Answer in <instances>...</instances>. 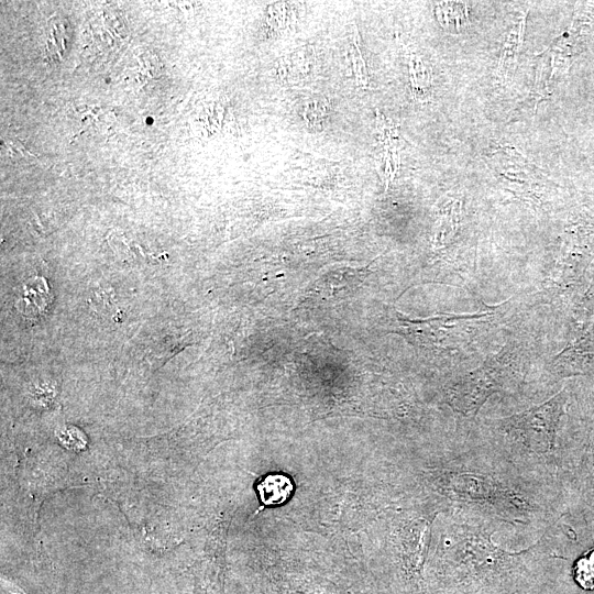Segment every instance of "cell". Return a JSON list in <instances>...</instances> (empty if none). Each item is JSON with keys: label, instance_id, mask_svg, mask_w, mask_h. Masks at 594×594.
<instances>
[{"label": "cell", "instance_id": "obj_1", "mask_svg": "<svg viewBox=\"0 0 594 594\" xmlns=\"http://www.w3.org/2000/svg\"><path fill=\"white\" fill-rule=\"evenodd\" d=\"M441 516L429 572L432 594H578L564 546L578 535L566 516L519 550L494 542L506 527Z\"/></svg>", "mask_w": 594, "mask_h": 594}, {"label": "cell", "instance_id": "obj_2", "mask_svg": "<svg viewBox=\"0 0 594 594\" xmlns=\"http://www.w3.org/2000/svg\"><path fill=\"white\" fill-rule=\"evenodd\" d=\"M433 484L440 514L459 520L543 532L570 515L558 481L521 471L471 433L438 455Z\"/></svg>", "mask_w": 594, "mask_h": 594}, {"label": "cell", "instance_id": "obj_3", "mask_svg": "<svg viewBox=\"0 0 594 594\" xmlns=\"http://www.w3.org/2000/svg\"><path fill=\"white\" fill-rule=\"evenodd\" d=\"M569 400L570 388L562 387L537 406L498 418L483 438L521 471L558 481L559 437Z\"/></svg>", "mask_w": 594, "mask_h": 594}, {"label": "cell", "instance_id": "obj_4", "mask_svg": "<svg viewBox=\"0 0 594 594\" xmlns=\"http://www.w3.org/2000/svg\"><path fill=\"white\" fill-rule=\"evenodd\" d=\"M565 417L558 481L570 515L594 541V380L579 391L570 388Z\"/></svg>", "mask_w": 594, "mask_h": 594}, {"label": "cell", "instance_id": "obj_5", "mask_svg": "<svg viewBox=\"0 0 594 594\" xmlns=\"http://www.w3.org/2000/svg\"><path fill=\"white\" fill-rule=\"evenodd\" d=\"M520 365L514 349L503 348L481 366L454 378L444 388L448 405L461 417H475L493 394L513 391L521 383Z\"/></svg>", "mask_w": 594, "mask_h": 594}, {"label": "cell", "instance_id": "obj_6", "mask_svg": "<svg viewBox=\"0 0 594 594\" xmlns=\"http://www.w3.org/2000/svg\"><path fill=\"white\" fill-rule=\"evenodd\" d=\"M583 311L578 336L552 363L553 372L561 377L594 374V297Z\"/></svg>", "mask_w": 594, "mask_h": 594}, {"label": "cell", "instance_id": "obj_7", "mask_svg": "<svg viewBox=\"0 0 594 594\" xmlns=\"http://www.w3.org/2000/svg\"><path fill=\"white\" fill-rule=\"evenodd\" d=\"M591 252L592 246L587 231L580 228L568 230L552 273L553 284L564 289L579 286L592 257Z\"/></svg>", "mask_w": 594, "mask_h": 594}, {"label": "cell", "instance_id": "obj_8", "mask_svg": "<svg viewBox=\"0 0 594 594\" xmlns=\"http://www.w3.org/2000/svg\"><path fill=\"white\" fill-rule=\"evenodd\" d=\"M585 13L576 12L572 24L549 47L552 52V66H554L552 75L557 69H566L571 57L580 51L585 29L590 25V16Z\"/></svg>", "mask_w": 594, "mask_h": 594}, {"label": "cell", "instance_id": "obj_9", "mask_svg": "<svg viewBox=\"0 0 594 594\" xmlns=\"http://www.w3.org/2000/svg\"><path fill=\"white\" fill-rule=\"evenodd\" d=\"M256 491L263 506H276L286 502L293 492V484L288 476L282 473H272L263 477Z\"/></svg>", "mask_w": 594, "mask_h": 594}, {"label": "cell", "instance_id": "obj_10", "mask_svg": "<svg viewBox=\"0 0 594 594\" xmlns=\"http://www.w3.org/2000/svg\"><path fill=\"white\" fill-rule=\"evenodd\" d=\"M525 16L518 23V26H514L507 37V41L504 45V51L498 64L497 69V79L501 85L507 82L508 78L512 76L515 65L517 62V53L521 43V37L524 33Z\"/></svg>", "mask_w": 594, "mask_h": 594}, {"label": "cell", "instance_id": "obj_11", "mask_svg": "<svg viewBox=\"0 0 594 594\" xmlns=\"http://www.w3.org/2000/svg\"><path fill=\"white\" fill-rule=\"evenodd\" d=\"M571 576L579 590L594 593V547L573 561Z\"/></svg>", "mask_w": 594, "mask_h": 594}, {"label": "cell", "instance_id": "obj_12", "mask_svg": "<svg viewBox=\"0 0 594 594\" xmlns=\"http://www.w3.org/2000/svg\"><path fill=\"white\" fill-rule=\"evenodd\" d=\"M530 98H532L535 100V111L537 109V106L539 103L540 100H543V99H547L550 95V91L547 89L543 80H542V65L540 64L539 65V68H538V72H537V75H536V80H535V86H534V89L530 91Z\"/></svg>", "mask_w": 594, "mask_h": 594}]
</instances>
